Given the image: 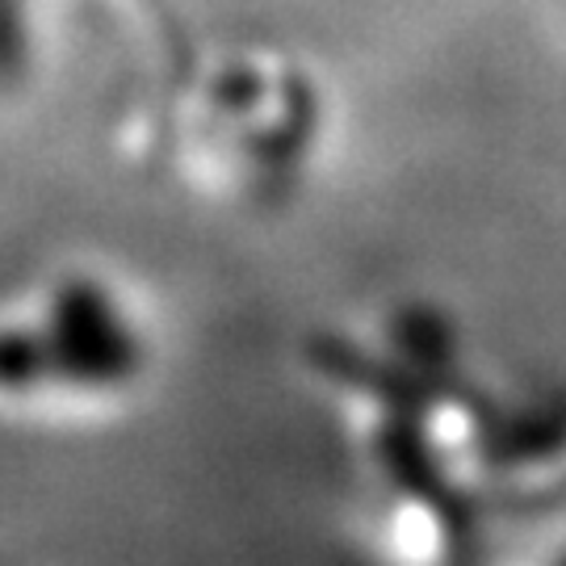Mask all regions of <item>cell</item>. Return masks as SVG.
Returning a JSON list of instances; mask_svg holds the SVG:
<instances>
[{
	"instance_id": "1",
	"label": "cell",
	"mask_w": 566,
	"mask_h": 566,
	"mask_svg": "<svg viewBox=\"0 0 566 566\" xmlns=\"http://www.w3.org/2000/svg\"><path fill=\"white\" fill-rule=\"evenodd\" d=\"M51 382H76L88 390H114L139 374L143 353L135 327L126 324L114 294L76 277L55 294L51 319L42 327Z\"/></svg>"
}]
</instances>
